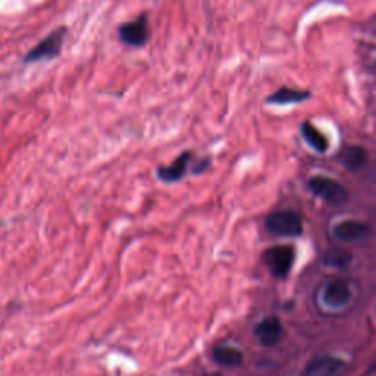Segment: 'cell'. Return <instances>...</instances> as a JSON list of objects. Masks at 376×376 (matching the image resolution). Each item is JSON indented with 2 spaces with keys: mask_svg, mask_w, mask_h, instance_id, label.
<instances>
[{
  "mask_svg": "<svg viewBox=\"0 0 376 376\" xmlns=\"http://www.w3.org/2000/svg\"><path fill=\"white\" fill-rule=\"evenodd\" d=\"M265 226L270 234L277 237H302L304 233L303 216L294 209H281L270 212L265 219Z\"/></svg>",
  "mask_w": 376,
  "mask_h": 376,
  "instance_id": "1",
  "label": "cell"
},
{
  "mask_svg": "<svg viewBox=\"0 0 376 376\" xmlns=\"http://www.w3.org/2000/svg\"><path fill=\"white\" fill-rule=\"evenodd\" d=\"M307 190L329 206H343L350 200V193L341 182L324 175L311 177L307 181Z\"/></svg>",
  "mask_w": 376,
  "mask_h": 376,
  "instance_id": "2",
  "label": "cell"
},
{
  "mask_svg": "<svg viewBox=\"0 0 376 376\" xmlns=\"http://www.w3.org/2000/svg\"><path fill=\"white\" fill-rule=\"evenodd\" d=\"M262 262L272 277L287 278L296 262V248L289 244L269 247L262 253Z\"/></svg>",
  "mask_w": 376,
  "mask_h": 376,
  "instance_id": "3",
  "label": "cell"
},
{
  "mask_svg": "<svg viewBox=\"0 0 376 376\" xmlns=\"http://www.w3.org/2000/svg\"><path fill=\"white\" fill-rule=\"evenodd\" d=\"M118 37L121 43L140 49L148 45L150 40V28H149V15L148 12H141L134 21H128L118 28Z\"/></svg>",
  "mask_w": 376,
  "mask_h": 376,
  "instance_id": "4",
  "label": "cell"
},
{
  "mask_svg": "<svg viewBox=\"0 0 376 376\" xmlns=\"http://www.w3.org/2000/svg\"><path fill=\"white\" fill-rule=\"evenodd\" d=\"M67 35H68L67 27L56 28L26 55L24 62L26 64H33V62L52 60L57 57L62 52V48H64Z\"/></svg>",
  "mask_w": 376,
  "mask_h": 376,
  "instance_id": "5",
  "label": "cell"
},
{
  "mask_svg": "<svg viewBox=\"0 0 376 376\" xmlns=\"http://www.w3.org/2000/svg\"><path fill=\"white\" fill-rule=\"evenodd\" d=\"M322 303L328 309L338 310L348 306L353 300V288L348 281L336 278L328 281L321 291Z\"/></svg>",
  "mask_w": 376,
  "mask_h": 376,
  "instance_id": "6",
  "label": "cell"
},
{
  "mask_svg": "<svg viewBox=\"0 0 376 376\" xmlns=\"http://www.w3.org/2000/svg\"><path fill=\"white\" fill-rule=\"evenodd\" d=\"M332 236L341 243H358L372 236V226L358 219H344L332 228Z\"/></svg>",
  "mask_w": 376,
  "mask_h": 376,
  "instance_id": "7",
  "label": "cell"
},
{
  "mask_svg": "<svg viewBox=\"0 0 376 376\" xmlns=\"http://www.w3.org/2000/svg\"><path fill=\"white\" fill-rule=\"evenodd\" d=\"M253 333L262 347H275L284 337V325L277 316H266L255 325Z\"/></svg>",
  "mask_w": 376,
  "mask_h": 376,
  "instance_id": "8",
  "label": "cell"
},
{
  "mask_svg": "<svg viewBox=\"0 0 376 376\" xmlns=\"http://www.w3.org/2000/svg\"><path fill=\"white\" fill-rule=\"evenodd\" d=\"M193 159L192 150H184L174 162L168 166H157L156 168V177L166 184H172L177 181H181L190 168V163Z\"/></svg>",
  "mask_w": 376,
  "mask_h": 376,
  "instance_id": "9",
  "label": "cell"
},
{
  "mask_svg": "<svg viewBox=\"0 0 376 376\" xmlns=\"http://www.w3.org/2000/svg\"><path fill=\"white\" fill-rule=\"evenodd\" d=\"M345 367V362L337 356H321L310 360L303 369V375L307 376H332L340 373Z\"/></svg>",
  "mask_w": 376,
  "mask_h": 376,
  "instance_id": "10",
  "label": "cell"
},
{
  "mask_svg": "<svg viewBox=\"0 0 376 376\" xmlns=\"http://www.w3.org/2000/svg\"><path fill=\"white\" fill-rule=\"evenodd\" d=\"M337 160L345 170L356 172L365 168L369 160V155L362 145H345V148L338 152Z\"/></svg>",
  "mask_w": 376,
  "mask_h": 376,
  "instance_id": "11",
  "label": "cell"
},
{
  "mask_svg": "<svg viewBox=\"0 0 376 376\" xmlns=\"http://www.w3.org/2000/svg\"><path fill=\"white\" fill-rule=\"evenodd\" d=\"M212 360L221 367H238L244 362V354L234 345L219 344L212 348Z\"/></svg>",
  "mask_w": 376,
  "mask_h": 376,
  "instance_id": "12",
  "label": "cell"
},
{
  "mask_svg": "<svg viewBox=\"0 0 376 376\" xmlns=\"http://www.w3.org/2000/svg\"><path fill=\"white\" fill-rule=\"evenodd\" d=\"M311 93L309 90H297L291 87H281L275 93L267 96L266 103L275 106H285V104H300L309 100Z\"/></svg>",
  "mask_w": 376,
  "mask_h": 376,
  "instance_id": "13",
  "label": "cell"
},
{
  "mask_svg": "<svg viewBox=\"0 0 376 376\" xmlns=\"http://www.w3.org/2000/svg\"><path fill=\"white\" fill-rule=\"evenodd\" d=\"M300 133L303 140L310 145V148L315 150L316 153H326L329 149V141L326 136L313 125L310 121H304L300 127Z\"/></svg>",
  "mask_w": 376,
  "mask_h": 376,
  "instance_id": "14",
  "label": "cell"
},
{
  "mask_svg": "<svg viewBox=\"0 0 376 376\" xmlns=\"http://www.w3.org/2000/svg\"><path fill=\"white\" fill-rule=\"evenodd\" d=\"M353 255L345 248L341 247H333L329 248L322 256L324 266L336 270H347L353 263Z\"/></svg>",
  "mask_w": 376,
  "mask_h": 376,
  "instance_id": "15",
  "label": "cell"
},
{
  "mask_svg": "<svg viewBox=\"0 0 376 376\" xmlns=\"http://www.w3.org/2000/svg\"><path fill=\"white\" fill-rule=\"evenodd\" d=\"M211 165H212V159H211V157H204V159L199 160V162L193 166V168H192V174H193V175H200V174H203L204 171H207V170H209V166H211Z\"/></svg>",
  "mask_w": 376,
  "mask_h": 376,
  "instance_id": "16",
  "label": "cell"
}]
</instances>
